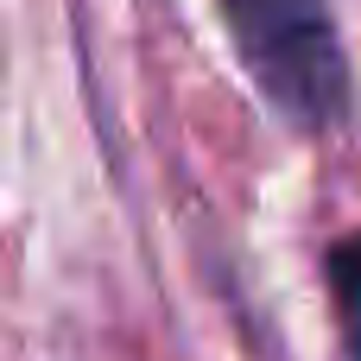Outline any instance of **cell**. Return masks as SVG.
I'll use <instances>...</instances> for the list:
<instances>
[{"label":"cell","mask_w":361,"mask_h":361,"mask_svg":"<svg viewBox=\"0 0 361 361\" xmlns=\"http://www.w3.org/2000/svg\"><path fill=\"white\" fill-rule=\"evenodd\" d=\"M235 51L260 95L292 127H336L349 108V63L324 0H222Z\"/></svg>","instance_id":"1"},{"label":"cell","mask_w":361,"mask_h":361,"mask_svg":"<svg viewBox=\"0 0 361 361\" xmlns=\"http://www.w3.org/2000/svg\"><path fill=\"white\" fill-rule=\"evenodd\" d=\"M330 292H336V324H343V343L361 361V235L336 241L330 254Z\"/></svg>","instance_id":"2"}]
</instances>
